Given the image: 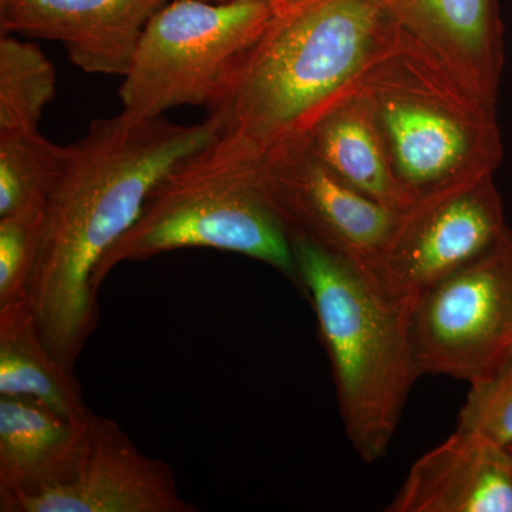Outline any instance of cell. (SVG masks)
Returning <instances> with one entry per match:
<instances>
[{"label":"cell","instance_id":"cell-1","mask_svg":"<svg viewBox=\"0 0 512 512\" xmlns=\"http://www.w3.org/2000/svg\"><path fill=\"white\" fill-rule=\"evenodd\" d=\"M217 138L207 120L173 123L120 111L90 123L43 207L35 258L22 299L40 342L73 375L99 320L93 275L103 255L140 217L171 170Z\"/></svg>","mask_w":512,"mask_h":512},{"label":"cell","instance_id":"cell-2","mask_svg":"<svg viewBox=\"0 0 512 512\" xmlns=\"http://www.w3.org/2000/svg\"><path fill=\"white\" fill-rule=\"evenodd\" d=\"M376 0H296L272 9L205 110L220 140L264 164L295 153L390 46Z\"/></svg>","mask_w":512,"mask_h":512},{"label":"cell","instance_id":"cell-3","mask_svg":"<svg viewBox=\"0 0 512 512\" xmlns=\"http://www.w3.org/2000/svg\"><path fill=\"white\" fill-rule=\"evenodd\" d=\"M302 291L328 350L346 436L365 463L382 460L419 375L410 318L355 262L293 234Z\"/></svg>","mask_w":512,"mask_h":512},{"label":"cell","instance_id":"cell-4","mask_svg":"<svg viewBox=\"0 0 512 512\" xmlns=\"http://www.w3.org/2000/svg\"><path fill=\"white\" fill-rule=\"evenodd\" d=\"M184 248L248 256L272 266L302 291L291 229L272 200L266 164L218 137L154 187L133 227L97 264L93 291L97 295L117 265Z\"/></svg>","mask_w":512,"mask_h":512},{"label":"cell","instance_id":"cell-5","mask_svg":"<svg viewBox=\"0 0 512 512\" xmlns=\"http://www.w3.org/2000/svg\"><path fill=\"white\" fill-rule=\"evenodd\" d=\"M406 197L493 177L503 154L495 106L454 82L399 36L356 86Z\"/></svg>","mask_w":512,"mask_h":512},{"label":"cell","instance_id":"cell-6","mask_svg":"<svg viewBox=\"0 0 512 512\" xmlns=\"http://www.w3.org/2000/svg\"><path fill=\"white\" fill-rule=\"evenodd\" d=\"M271 15L262 0L165 3L147 23L123 76L121 111L156 119L178 107H207Z\"/></svg>","mask_w":512,"mask_h":512},{"label":"cell","instance_id":"cell-7","mask_svg":"<svg viewBox=\"0 0 512 512\" xmlns=\"http://www.w3.org/2000/svg\"><path fill=\"white\" fill-rule=\"evenodd\" d=\"M419 377L483 379L512 350V231L430 289L410 316Z\"/></svg>","mask_w":512,"mask_h":512},{"label":"cell","instance_id":"cell-8","mask_svg":"<svg viewBox=\"0 0 512 512\" xmlns=\"http://www.w3.org/2000/svg\"><path fill=\"white\" fill-rule=\"evenodd\" d=\"M507 228L493 177L451 188L400 212L366 274L410 318L433 286L487 251Z\"/></svg>","mask_w":512,"mask_h":512},{"label":"cell","instance_id":"cell-9","mask_svg":"<svg viewBox=\"0 0 512 512\" xmlns=\"http://www.w3.org/2000/svg\"><path fill=\"white\" fill-rule=\"evenodd\" d=\"M2 512H197L163 461L144 456L113 421L93 414L62 477L35 490L0 494Z\"/></svg>","mask_w":512,"mask_h":512},{"label":"cell","instance_id":"cell-10","mask_svg":"<svg viewBox=\"0 0 512 512\" xmlns=\"http://www.w3.org/2000/svg\"><path fill=\"white\" fill-rule=\"evenodd\" d=\"M269 191L291 234H302L367 271L399 212L332 173L305 148L266 164Z\"/></svg>","mask_w":512,"mask_h":512},{"label":"cell","instance_id":"cell-11","mask_svg":"<svg viewBox=\"0 0 512 512\" xmlns=\"http://www.w3.org/2000/svg\"><path fill=\"white\" fill-rule=\"evenodd\" d=\"M400 39L454 82L497 104L504 63L497 0H376Z\"/></svg>","mask_w":512,"mask_h":512},{"label":"cell","instance_id":"cell-12","mask_svg":"<svg viewBox=\"0 0 512 512\" xmlns=\"http://www.w3.org/2000/svg\"><path fill=\"white\" fill-rule=\"evenodd\" d=\"M167 0H0L2 35L55 40L74 66L121 76L147 23Z\"/></svg>","mask_w":512,"mask_h":512},{"label":"cell","instance_id":"cell-13","mask_svg":"<svg viewBox=\"0 0 512 512\" xmlns=\"http://www.w3.org/2000/svg\"><path fill=\"white\" fill-rule=\"evenodd\" d=\"M389 512H512V453L463 429L414 461Z\"/></svg>","mask_w":512,"mask_h":512},{"label":"cell","instance_id":"cell-14","mask_svg":"<svg viewBox=\"0 0 512 512\" xmlns=\"http://www.w3.org/2000/svg\"><path fill=\"white\" fill-rule=\"evenodd\" d=\"M92 417L76 423L28 397L0 396V494L35 490L62 477Z\"/></svg>","mask_w":512,"mask_h":512},{"label":"cell","instance_id":"cell-15","mask_svg":"<svg viewBox=\"0 0 512 512\" xmlns=\"http://www.w3.org/2000/svg\"><path fill=\"white\" fill-rule=\"evenodd\" d=\"M302 148L345 183L399 214L412 207L394 178L375 119L356 89L313 128Z\"/></svg>","mask_w":512,"mask_h":512},{"label":"cell","instance_id":"cell-16","mask_svg":"<svg viewBox=\"0 0 512 512\" xmlns=\"http://www.w3.org/2000/svg\"><path fill=\"white\" fill-rule=\"evenodd\" d=\"M0 396L28 397L76 423L92 416L74 375L40 342L23 299L0 305Z\"/></svg>","mask_w":512,"mask_h":512},{"label":"cell","instance_id":"cell-17","mask_svg":"<svg viewBox=\"0 0 512 512\" xmlns=\"http://www.w3.org/2000/svg\"><path fill=\"white\" fill-rule=\"evenodd\" d=\"M67 154L39 128L0 131V218L42 210Z\"/></svg>","mask_w":512,"mask_h":512},{"label":"cell","instance_id":"cell-18","mask_svg":"<svg viewBox=\"0 0 512 512\" xmlns=\"http://www.w3.org/2000/svg\"><path fill=\"white\" fill-rule=\"evenodd\" d=\"M56 96V70L36 43L0 39V131L37 130Z\"/></svg>","mask_w":512,"mask_h":512},{"label":"cell","instance_id":"cell-19","mask_svg":"<svg viewBox=\"0 0 512 512\" xmlns=\"http://www.w3.org/2000/svg\"><path fill=\"white\" fill-rule=\"evenodd\" d=\"M457 427L505 446L512 443V350L487 376L470 384Z\"/></svg>","mask_w":512,"mask_h":512},{"label":"cell","instance_id":"cell-20","mask_svg":"<svg viewBox=\"0 0 512 512\" xmlns=\"http://www.w3.org/2000/svg\"><path fill=\"white\" fill-rule=\"evenodd\" d=\"M42 210L0 218V305L22 299L39 241Z\"/></svg>","mask_w":512,"mask_h":512},{"label":"cell","instance_id":"cell-21","mask_svg":"<svg viewBox=\"0 0 512 512\" xmlns=\"http://www.w3.org/2000/svg\"><path fill=\"white\" fill-rule=\"evenodd\" d=\"M262 2L268 3L272 9L279 8V6L288 5V3L296 2V0H262Z\"/></svg>","mask_w":512,"mask_h":512},{"label":"cell","instance_id":"cell-22","mask_svg":"<svg viewBox=\"0 0 512 512\" xmlns=\"http://www.w3.org/2000/svg\"><path fill=\"white\" fill-rule=\"evenodd\" d=\"M208 2H225V0H208Z\"/></svg>","mask_w":512,"mask_h":512},{"label":"cell","instance_id":"cell-23","mask_svg":"<svg viewBox=\"0 0 512 512\" xmlns=\"http://www.w3.org/2000/svg\"><path fill=\"white\" fill-rule=\"evenodd\" d=\"M508 448H510L511 453H512V443H511V444H508Z\"/></svg>","mask_w":512,"mask_h":512}]
</instances>
